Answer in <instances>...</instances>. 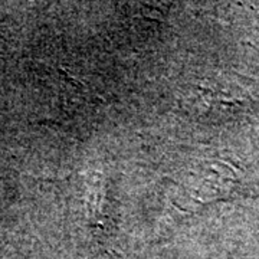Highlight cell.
Instances as JSON below:
<instances>
[{
    "mask_svg": "<svg viewBox=\"0 0 259 259\" xmlns=\"http://www.w3.org/2000/svg\"><path fill=\"white\" fill-rule=\"evenodd\" d=\"M59 71H61V72H62V76H64L65 79H66V81H68V82H71V83H74V85H76V87H78V88H81V87H82V83L81 82H78V81H76V79H75V78H71V76H69V75L66 74V72H65L64 69H59Z\"/></svg>",
    "mask_w": 259,
    "mask_h": 259,
    "instance_id": "1",
    "label": "cell"
}]
</instances>
